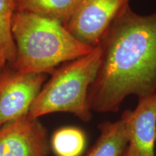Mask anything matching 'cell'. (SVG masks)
<instances>
[{
    "label": "cell",
    "instance_id": "cell-1",
    "mask_svg": "<svg viewBox=\"0 0 156 156\" xmlns=\"http://www.w3.org/2000/svg\"><path fill=\"white\" fill-rule=\"evenodd\" d=\"M98 46L100 64L87 93L91 112H117L126 97L156 92V12L140 15L128 6Z\"/></svg>",
    "mask_w": 156,
    "mask_h": 156
},
{
    "label": "cell",
    "instance_id": "cell-2",
    "mask_svg": "<svg viewBox=\"0 0 156 156\" xmlns=\"http://www.w3.org/2000/svg\"><path fill=\"white\" fill-rule=\"evenodd\" d=\"M12 34L16 57L11 66L22 73H52L94 48L77 40L62 23L26 12H15Z\"/></svg>",
    "mask_w": 156,
    "mask_h": 156
},
{
    "label": "cell",
    "instance_id": "cell-3",
    "mask_svg": "<svg viewBox=\"0 0 156 156\" xmlns=\"http://www.w3.org/2000/svg\"><path fill=\"white\" fill-rule=\"evenodd\" d=\"M101 59L98 46L90 53L64 63L52 73L29 111L35 119L58 112L69 113L85 122L92 118L87 93L96 76Z\"/></svg>",
    "mask_w": 156,
    "mask_h": 156
},
{
    "label": "cell",
    "instance_id": "cell-4",
    "mask_svg": "<svg viewBox=\"0 0 156 156\" xmlns=\"http://www.w3.org/2000/svg\"><path fill=\"white\" fill-rule=\"evenodd\" d=\"M46 74L22 73L11 65L0 69V127L28 114Z\"/></svg>",
    "mask_w": 156,
    "mask_h": 156
},
{
    "label": "cell",
    "instance_id": "cell-5",
    "mask_svg": "<svg viewBox=\"0 0 156 156\" xmlns=\"http://www.w3.org/2000/svg\"><path fill=\"white\" fill-rule=\"evenodd\" d=\"M129 0H83L64 27L77 40L90 47L100 44L112 23Z\"/></svg>",
    "mask_w": 156,
    "mask_h": 156
},
{
    "label": "cell",
    "instance_id": "cell-6",
    "mask_svg": "<svg viewBox=\"0 0 156 156\" xmlns=\"http://www.w3.org/2000/svg\"><path fill=\"white\" fill-rule=\"evenodd\" d=\"M46 128L28 114L0 127V156H47Z\"/></svg>",
    "mask_w": 156,
    "mask_h": 156
},
{
    "label": "cell",
    "instance_id": "cell-7",
    "mask_svg": "<svg viewBox=\"0 0 156 156\" xmlns=\"http://www.w3.org/2000/svg\"><path fill=\"white\" fill-rule=\"evenodd\" d=\"M128 144L122 156H156V92L128 109Z\"/></svg>",
    "mask_w": 156,
    "mask_h": 156
},
{
    "label": "cell",
    "instance_id": "cell-8",
    "mask_svg": "<svg viewBox=\"0 0 156 156\" xmlns=\"http://www.w3.org/2000/svg\"><path fill=\"white\" fill-rule=\"evenodd\" d=\"M128 110L118 121L98 126L100 135L86 156H122L128 144Z\"/></svg>",
    "mask_w": 156,
    "mask_h": 156
},
{
    "label": "cell",
    "instance_id": "cell-9",
    "mask_svg": "<svg viewBox=\"0 0 156 156\" xmlns=\"http://www.w3.org/2000/svg\"><path fill=\"white\" fill-rule=\"evenodd\" d=\"M83 0H15L16 11L53 19L64 25Z\"/></svg>",
    "mask_w": 156,
    "mask_h": 156
},
{
    "label": "cell",
    "instance_id": "cell-10",
    "mask_svg": "<svg viewBox=\"0 0 156 156\" xmlns=\"http://www.w3.org/2000/svg\"><path fill=\"white\" fill-rule=\"evenodd\" d=\"M15 10V0H0V69L12 65L16 57L12 34V20Z\"/></svg>",
    "mask_w": 156,
    "mask_h": 156
},
{
    "label": "cell",
    "instance_id": "cell-11",
    "mask_svg": "<svg viewBox=\"0 0 156 156\" xmlns=\"http://www.w3.org/2000/svg\"><path fill=\"white\" fill-rule=\"evenodd\" d=\"M56 156H80L86 146V136L76 126H64L54 132L51 140Z\"/></svg>",
    "mask_w": 156,
    "mask_h": 156
}]
</instances>
